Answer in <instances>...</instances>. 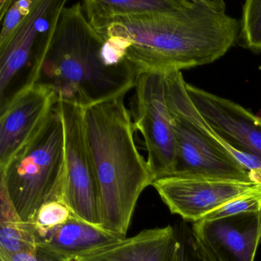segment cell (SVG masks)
Segmentation results:
<instances>
[{
	"mask_svg": "<svg viewBox=\"0 0 261 261\" xmlns=\"http://www.w3.org/2000/svg\"><path fill=\"white\" fill-rule=\"evenodd\" d=\"M238 19L223 0H183L167 13L117 18L94 29L124 42L137 74L190 69L213 63L238 42Z\"/></svg>",
	"mask_w": 261,
	"mask_h": 261,
	"instance_id": "obj_1",
	"label": "cell"
},
{
	"mask_svg": "<svg viewBox=\"0 0 261 261\" xmlns=\"http://www.w3.org/2000/svg\"><path fill=\"white\" fill-rule=\"evenodd\" d=\"M137 72L117 38L103 39L87 19L82 2L65 6L38 83L51 87L59 102L87 109L126 95Z\"/></svg>",
	"mask_w": 261,
	"mask_h": 261,
	"instance_id": "obj_2",
	"label": "cell"
},
{
	"mask_svg": "<svg viewBox=\"0 0 261 261\" xmlns=\"http://www.w3.org/2000/svg\"><path fill=\"white\" fill-rule=\"evenodd\" d=\"M125 95L85 111V130L100 194L101 227L126 238L142 192L155 181L134 139Z\"/></svg>",
	"mask_w": 261,
	"mask_h": 261,
	"instance_id": "obj_3",
	"label": "cell"
},
{
	"mask_svg": "<svg viewBox=\"0 0 261 261\" xmlns=\"http://www.w3.org/2000/svg\"><path fill=\"white\" fill-rule=\"evenodd\" d=\"M65 173V126L57 103L36 135L0 172V181L22 221L30 222L41 206L63 200Z\"/></svg>",
	"mask_w": 261,
	"mask_h": 261,
	"instance_id": "obj_4",
	"label": "cell"
},
{
	"mask_svg": "<svg viewBox=\"0 0 261 261\" xmlns=\"http://www.w3.org/2000/svg\"><path fill=\"white\" fill-rule=\"evenodd\" d=\"M66 0H35L28 16L0 45V111L39 82Z\"/></svg>",
	"mask_w": 261,
	"mask_h": 261,
	"instance_id": "obj_5",
	"label": "cell"
},
{
	"mask_svg": "<svg viewBox=\"0 0 261 261\" xmlns=\"http://www.w3.org/2000/svg\"><path fill=\"white\" fill-rule=\"evenodd\" d=\"M130 100L135 130L140 131L148 153L147 163L155 179L172 176L176 146L166 94V73L137 74Z\"/></svg>",
	"mask_w": 261,
	"mask_h": 261,
	"instance_id": "obj_6",
	"label": "cell"
},
{
	"mask_svg": "<svg viewBox=\"0 0 261 261\" xmlns=\"http://www.w3.org/2000/svg\"><path fill=\"white\" fill-rule=\"evenodd\" d=\"M65 134L63 200L73 215L101 227L100 194L85 130V109L59 102Z\"/></svg>",
	"mask_w": 261,
	"mask_h": 261,
	"instance_id": "obj_7",
	"label": "cell"
},
{
	"mask_svg": "<svg viewBox=\"0 0 261 261\" xmlns=\"http://www.w3.org/2000/svg\"><path fill=\"white\" fill-rule=\"evenodd\" d=\"M167 106L176 146L172 176L251 181L249 171L231 154L212 143L168 102Z\"/></svg>",
	"mask_w": 261,
	"mask_h": 261,
	"instance_id": "obj_8",
	"label": "cell"
},
{
	"mask_svg": "<svg viewBox=\"0 0 261 261\" xmlns=\"http://www.w3.org/2000/svg\"><path fill=\"white\" fill-rule=\"evenodd\" d=\"M152 186L171 213L192 223L232 200L261 192V185L252 181L177 176L158 178Z\"/></svg>",
	"mask_w": 261,
	"mask_h": 261,
	"instance_id": "obj_9",
	"label": "cell"
},
{
	"mask_svg": "<svg viewBox=\"0 0 261 261\" xmlns=\"http://www.w3.org/2000/svg\"><path fill=\"white\" fill-rule=\"evenodd\" d=\"M58 103L51 87L37 83L0 111V172L36 135Z\"/></svg>",
	"mask_w": 261,
	"mask_h": 261,
	"instance_id": "obj_10",
	"label": "cell"
},
{
	"mask_svg": "<svg viewBox=\"0 0 261 261\" xmlns=\"http://www.w3.org/2000/svg\"><path fill=\"white\" fill-rule=\"evenodd\" d=\"M186 88L198 112L227 144L261 160V117L233 100L187 82Z\"/></svg>",
	"mask_w": 261,
	"mask_h": 261,
	"instance_id": "obj_11",
	"label": "cell"
},
{
	"mask_svg": "<svg viewBox=\"0 0 261 261\" xmlns=\"http://www.w3.org/2000/svg\"><path fill=\"white\" fill-rule=\"evenodd\" d=\"M192 227L217 261H254L261 243V212L201 219Z\"/></svg>",
	"mask_w": 261,
	"mask_h": 261,
	"instance_id": "obj_12",
	"label": "cell"
},
{
	"mask_svg": "<svg viewBox=\"0 0 261 261\" xmlns=\"http://www.w3.org/2000/svg\"><path fill=\"white\" fill-rule=\"evenodd\" d=\"M175 229L167 225L142 230L74 261H175Z\"/></svg>",
	"mask_w": 261,
	"mask_h": 261,
	"instance_id": "obj_13",
	"label": "cell"
},
{
	"mask_svg": "<svg viewBox=\"0 0 261 261\" xmlns=\"http://www.w3.org/2000/svg\"><path fill=\"white\" fill-rule=\"evenodd\" d=\"M124 238L72 215L69 219L36 238L37 246L71 258L88 254Z\"/></svg>",
	"mask_w": 261,
	"mask_h": 261,
	"instance_id": "obj_14",
	"label": "cell"
},
{
	"mask_svg": "<svg viewBox=\"0 0 261 261\" xmlns=\"http://www.w3.org/2000/svg\"><path fill=\"white\" fill-rule=\"evenodd\" d=\"M182 3L183 0H85L82 4L87 19L96 29L117 18L167 13Z\"/></svg>",
	"mask_w": 261,
	"mask_h": 261,
	"instance_id": "obj_15",
	"label": "cell"
},
{
	"mask_svg": "<svg viewBox=\"0 0 261 261\" xmlns=\"http://www.w3.org/2000/svg\"><path fill=\"white\" fill-rule=\"evenodd\" d=\"M37 247L31 224L22 221L5 186L0 181V252L36 254Z\"/></svg>",
	"mask_w": 261,
	"mask_h": 261,
	"instance_id": "obj_16",
	"label": "cell"
},
{
	"mask_svg": "<svg viewBox=\"0 0 261 261\" xmlns=\"http://www.w3.org/2000/svg\"><path fill=\"white\" fill-rule=\"evenodd\" d=\"M238 42L252 53H261V0H247L242 7Z\"/></svg>",
	"mask_w": 261,
	"mask_h": 261,
	"instance_id": "obj_17",
	"label": "cell"
},
{
	"mask_svg": "<svg viewBox=\"0 0 261 261\" xmlns=\"http://www.w3.org/2000/svg\"><path fill=\"white\" fill-rule=\"evenodd\" d=\"M176 238L175 261H217L207 251L187 221L174 224Z\"/></svg>",
	"mask_w": 261,
	"mask_h": 261,
	"instance_id": "obj_18",
	"label": "cell"
},
{
	"mask_svg": "<svg viewBox=\"0 0 261 261\" xmlns=\"http://www.w3.org/2000/svg\"><path fill=\"white\" fill-rule=\"evenodd\" d=\"M72 215L63 200L48 201L41 206L34 219L29 222L33 227L36 241V238L66 222Z\"/></svg>",
	"mask_w": 261,
	"mask_h": 261,
	"instance_id": "obj_19",
	"label": "cell"
},
{
	"mask_svg": "<svg viewBox=\"0 0 261 261\" xmlns=\"http://www.w3.org/2000/svg\"><path fill=\"white\" fill-rule=\"evenodd\" d=\"M261 212V192L232 200L206 215L203 219H215L244 213Z\"/></svg>",
	"mask_w": 261,
	"mask_h": 261,
	"instance_id": "obj_20",
	"label": "cell"
},
{
	"mask_svg": "<svg viewBox=\"0 0 261 261\" xmlns=\"http://www.w3.org/2000/svg\"><path fill=\"white\" fill-rule=\"evenodd\" d=\"M34 4L35 0H13L8 10L3 17L0 18L2 21L0 45H3L17 30L18 27L31 11Z\"/></svg>",
	"mask_w": 261,
	"mask_h": 261,
	"instance_id": "obj_21",
	"label": "cell"
},
{
	"mask_svg": "<svg viewBox=\"0 0 261 261\" xmlns=\"http://www.w3.org/2000/svg\"><path fill=\"white\" fill-rule=\"evenodd\" d=\"M36 256L37 261H73L68 256L40 246L37 247Z\"/></svg>",
	"mask_w": 261,
	"mask_h": 261,
	"instance_id": "obj_22",
	"label": "cell"
},
{
	"mask_svg": "<svg viewBox=\"0 0 261 261\" xmlns=\"http://www.w3.org/2000/svg\"><path fill=\"white\" fill-rule=\"evenodd\" d=\"M0 261H37L36 254L30 252H21L15 254L0 252Z\"/></svg>",
	"mask_w": 261,
	"mask_h": 261,
	"instance_id": "obj_23",
	"label": "cell"
},
{
	"mask_svg": "<svg viewBox=\"0 0 261 261\" xmlns=\"http://www.w3.org/2000/svg\"><path fill=\"white\" fill-rule=\"evenodd\" d=\"M259 184L261 185V175H260V179H259Z\"/></svg>",
	"mask_w": 261,
	"mask_h": 261,
	"instance_id": "obj_24",
	"label": "cell"
},
{
	"mask_svg": "<svg viewBox=\"0 0 261 261\" xmlns=\"http://www.w3.org/2000/svg\"><path fill=\"white\" fill-rule=\"evenodd\" d=\"M260 242H261V235H260Z\"/></svg>",
	"mask_w": 261,
	"mask_h": 261,
	"instance_id": "obj_25",
	"label": "cell"
}]
</instances>
